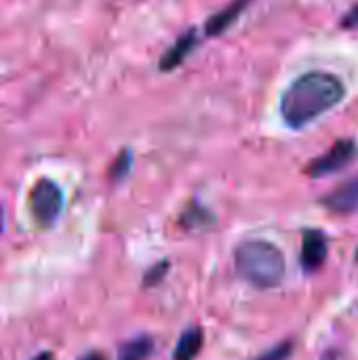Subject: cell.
<instances>
[{
	"label": "cell",
	"mask_w": 358,
	"mask_h": 360,
	"mask_svg": "<svg viewBox=\"0 0 358 360\" xmlns=\"http://www.w3.org/2000/svg\"><path fill=\"white\" fill-rule=\"evenodd\" d=\"M205 346V331L200 327H190L184 331V335L179 338L173 360H194Z\"/></svg>",
	"instance_id": "9c48e42d"
},
{
	"label": "cell",
	"mask_w": 358,
	"mask_h": 360,
	"mask_svg": "<svg viewBox=\"0 0 358 360\" xmlns=\"http://www.w3.org/2000/svg\"><path fill=\"white\" fill-rule=\"evenodd\" d=\"M169 272V262H160L154 268H150L143 276V287H156L160 285V281L165 278V274Z\"/></svg>",
	"instance_id": "5bb4252c"
},
{
	"label": "cell",
	"mask_w": 358,
	"mask_h": 360,
	"mask_svg": "<svg viewBox=\"0 0 358 360\" xmlns=\"http://www.w3.org/2000/svg\"><path fill=\"white\" fill-rule=\"evenodd\" d=\"M291 354H293V342H281V344H276L274 348H270V350H266L264 354H260V356H255L253 360H289L291 359Z\"/></svg>",
	"instance_id": "4fadbf2b"
},
{
	"label": "cell",
	"mask_w": 358,
	"mask_h": 360,
	"mask_svg": "<svg viewBox=\"0 0 358 360\" xmlns=\"http://www.w3.org/2000/svg\"><path fill=\"white\" fill-rule=\"evenodd\" d=\"M196 44H198V34H196V30H188V32H184L165 53H162V57H160V61H158V70L160 72H173V70H177L184 61H186V57L196 49Z\"/></svg>",
	"instance_id": "52a82bcc"
},
{
	"label": "cell",
	"mask_w": 358,
	"mask_h": 360,
	"mask_svg": "<svg viewBox=\"0 0 358 360\" xmlns=\"http://www.w3.org/2000/svg\"><path fill=\"white\" fill-rule=\"evenodd\" d=\"M78 360H108V359H106V354H101V352H89V354L80 356Z\"/></svg>",
	"instance_id": "2e32d148"
},
{
	"label": "cell",
	"mask_w": 358,
	"mask_h": 360,
	"mask_svg": "<svg viewBox=\"0 0 358 360\" xmlns=\"http://www.w3.org/2000/svg\"><path fill=\"white\" fill-rule=\"evenodd\" d=\"M234 266L241 278L257 289L279 287L287 272L283 251L268 240L241 243L234 251Z\"/></svg>",
	"instance_id": "7a4b0ae2"
},
{
	"label": "cell",
	"mask_w": 358,
	"mask_h": 360,
	"mask_svg": "<svg viewBox=\"0 0 358 360\" xmlns=\"http://www.w3.org/2000/svg\"><path fill=\"white\" fill-rule=\"evenodd\" d=\"M321 360H338V352H331V350H329V352L323 354V359Z\"/></svg>",
	"instance_id": "ac0fdd59"
},
{
	"label": "cell",
	"mask_w": 358,
	"mask_h": 360,
	"mask_svg": "<svg viewBox=\"0 0 358 360\" xmlns=\"http://www.w3.org/2000/svg\"><path fill=\"white\" fill-rule=\"evenodd\" d=\"M321 205L335 215H350L358 211V177L340 184L321 198Z\"/></svg>",
	"instance_id": "8992f818"
},
{
	"label": "cell",
	"mask_w": 358,
	"mask_h": 360,
	"mask_svg": "<svg viewBox=\"0 0 358 360\" xmlns=\"http://www.w3.org/2000/svg\"><path fill=\"white\" fill-rule=\"evenodd\" d=\"M61 209H63L61 188L46 177L38 179L30 190V213L38 224V228L42 230L51 228L61 215Z\"/></svg>",
	"instance_id": "3957f363"
},
{
	"label": "cell",
	"mask_w": 358,
	"mask_h": 360,
	"mask_svg": "<svg viewBox=\"0 0 358 360\" xmlns=\"http://www.w3.org/2000/svg\"><path fill=\"white\" fill-rule=\"evenodd\" d=\"M346 97L344 82L331 72H306L281 97V116L291 129H304Z\"/></svg>",
	"instance_id": "6da1fadb"
},
{
	"label": "cell",
	"mask_w": 358,
	"mask_h": 360,
	"mask_svg": "<svg viewBox=\"0 0 358 360\" xmlns=\"http://www.w3.org/2000/svg\"><path fill=\"white\" fill-rule=\"evenodd\" d=\"M251 4V0H232L228 6H224L222 11H217V13H213L211 17H209V21H207V25H205V32H207V36H222L241 15H243V11L247 8Z\"/></svg>",
	"instance_id": "ba28073f"
},
{
	"label": "cell",
	"mask_w": 358,
	"mask_h": 360,
	"mask_svg": "<svg viewBox=\"0 0 358 360\" xmlns=\"http://www.w3.org/2000/svg\"><path fill=\"white\" fill-rule=\"evenodd\" d=\"M131 165H133V154H131V150H122L116 158H114V162L110 165V171H108V179L112 181V184H118V181H122L127 175H129V171H131Z\"/></svg>",
	"instance_id": "7c38bea8"
},
{
	"label": "cell",
	"mask_w": 358,
	"mask_h": 360,
	"mask_svg": "<svg viewBox=\"0 0 358 360\" xmlns=\"http://www.w3.org/2000/svg\"><path fill=\"white\" fill-rule=\"evenodd\" d=\"M181 224L186 226V230H203L209 224H213V215L207 209H203V207L192 202L186 209V213L181 215Z\"/></svg>",
	"instance_id": "8fae6325"
},
{
	"label": "cell",
	"mask_w": 358,
	"mask_h": 360,
	"mask_svg": "<svg viewBox=\"0 0 358 360\" xmlns=\"http://www.w3.org/2000/svg\"><path fill=\"white\" fill-rule=\"evenodd\" d=\"M32 360H55V356L51 354V352H42V354H38V356H34Z\"/></svg>",
	"instance_id": "e0dca14e"
},
{
	"label": "cell",
	"mask_w": 358,
	"mask_h": 360,
	"mask_svg": "<svg viewBox=\"0 0 358 360\" xmlns=\"http://www.w3.org/2000/svg\"><path fill=\"white\" fill-rule=\"evenodd\" d=\"M342 25L344 27H350V30H354L358 27V4L357 6H352L346 15H344V19H342Z\"/></svg>",
	"instance_id": "9a60e30c"
},
{
	"label": "cell",
	"mask_w": 358,
	"mask_h": 360,
	"mask_svg": "<svg viewBox=\"0 0 358 360\" xmlns=\"http://www.w3.org/2000/svg\"><path fill=\"white\" fill-rule=\"evenodd\" d=\"M2 230H4V209L0 205V234H2Z\"/></svg>",
	"instance_id": "d6986e66"
},
{
	"label": "cell",
	"mask_w": 358,
	"mask_h": 360,
	"mask_svg": "<svg viewBox=\"0 0 358 360\" xmlns=\"http://www.w3.org/2000/svg\"><path fill=\"white\" fill-rule=\"evenodd\" d=\"M329 255V240L327 234L321 230H306L302 236V268L304 272H317Z\"/></svg>",
	"instance_id": "5b68a950"
},
{
	"label": "cell",
	"mask_w": 358,
	"mask_h": 360,
	"mask_svg": "<svg viewBox=\"0 0 358 360\" xmlns=\"http://www.w3.org/2000/svg\"><path fill=\"white\" fill-rule=\"evenodd\" d=\"M358 156V146L354 139H338L323 156L314 158L306 167V175L310 177H327L331 173H338L354 162Z\"/></svg>",
	"instance_id": "277c9868"
},
{
	"label": "cell",
	"mask_w": 358,
	"mask_h": 360,
	"mask_svg": "<svg viewBox=\"0 0 358 360\" xmlns=\"http://www.w3.org/2000/svg\"><path fill=\"white\" fill-rule=\"evenodd\" d=\"M354 259H357V264H358V249H357V257H354Z\"/></svg>",
	"instance_id": "ffe728a7"
},
{
	"label": "cell",
	"mask_w": 358,
	"mask_h": 360,
	"mask_svg": "<svg viewBox=\"0 0 358 360\" xmlns=\"http://www.w3.org/2000/svg\"><path fill=\"white\" fill-rule=\"evenodd\" d=\"M152 352H154V340L150 335H139L120 346L116 360H148Z\"/></svg>",
	"instance_id": "30bf717a"
}]
</instances>
